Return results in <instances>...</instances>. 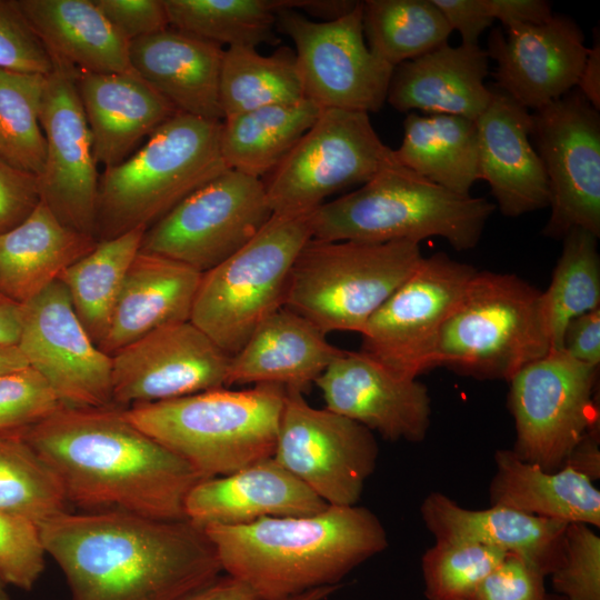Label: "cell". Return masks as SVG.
<instances>
[{"mask_svg":"<svg viewBox=\"0 0 600 600\" xmlns=\"http://www.w3.org/2000/svg\"><path fill=\"white\" fill-rule=\"evenodd\" d=\"M39 532L71 600H184L222 571L204 529L188 519L66 511Z\"/></svg>","mask_w":600,"mask_h":600,"instance_id":"1","label":"cell"},{"mask_svg":"<svg viewBox=\"0 0 600 600\" xmlns=\"http://www.w3.org/2000/svg\"><path fill=\"white\" fill-rule=\"evenodd\" d=\"M18 434L52 470L68 503L86 511L187 519L186 498L201 481L186 461L117 407L61 406Z\"/></svg>","mask_w":600,"mask_h":600,"instance_id":"2","label":"cell"},{"mask_svg":"<svg viewBox=\"0 0 600 600\" xmlns=\"http://www.w3.org/2000/svg\"><path fill=\"white\" fill-rule=\"evenodd\" d=\"M203 529L222 571L246 582L260 600H288L314 588L336 586L388 547L379 518L357 504Z\"/></svg>","mask_w":600,"mask_h":600,"instance_id":"3","label":"cell"},{"mask_svg":"<svg viewBox=\"0 0 600 600\" xmlns=\"http://www.w3.org/2000/svg\"><path fill=\"white\" fill-rule=\"evenodd\" d=\"M496 206L451 192L396 161L310 214L312 239L383 243L439 237L456 250L479 242Z\"/></svg>","mask_w":600,"mask_h":600,"instance_id":"4","label":"cell"},{"mask_svg":"<svg viewBox=\"0 0 600 600\" xmlns=\"http://www.w3.org/2000/svg\"><path fill=\"white\" fill-rule=\"evenodd\" d=\"M284 397L276 384L223 387L133 406L123 414L204 480L272 458Z\"/></svg>","mask_w":600,"mask_h":600,"instance_id":"5","label":"cell"},{"mask_svg":"<svg viewBox=\"0 0 600 600\" xmlns=\"http://www.w3.org/2000/svg\"><path fill=\"white\" fill-rule=\"evenodd\" d=\"M221 121L178 112L130 158L99 177L97 239L149 228L184 198L228 170Z\"/></svg>","mask_w":600,"mask_h":600,"instance_id":"6","label":"cell"},{"mask_svg":"<svg viewBox=\"0 0 600 600\" xmlns=\"http://www.w3.org/2000/svg\"><path fill=\"white\" fill-rule=\"evenodd\" d=\"M550 350L541 291L516 274L477 270L442 326L433 368L509 382Z\"/></svg>","mask_w":600,"mask_h":600,"instance_id":"7","label":"cell"},{"mask_svg":"<svg viewBox=\"0 0 600 600\" xmlns=\"http://www.w3.org/2000/svg\"><path fill=\"white\" fill-rule=\"evenodd\" d=\"M423 256L417 242L310 239L290 272L283 307L321 332L361 333Z\"/></svg>","mask_w":600,"mask_h":600,"instance_id":"8","label":"cell"},{"mask_svg":"<svg viewBox=\"0 0 600 600\" xmlns=\"http://www.w3.org/2000/svg\"><path fill=\"white\" fill-rule=\"evenodd\" d=\"M310 214H272L241 249L201 274L190 321L228 354L283 307L293 263L312 238Z\"/></svg>","mask_w":600,"mask_h":600,"instance_id":"9","label":"cell"},{"mask_svg":"<svg viewBox=\"0 0 600 600\" xmlns=\"http://www.w3.org/2000/svg\"><path fill=\"white\" fill-rule=\"evenodd\" d=\"M393 161L369 113L322 109L264 182L269 207L278 216L312 213L329 196L364 184Z\"/></svg>","mask_w":600,"mask_h":600,"instance_id":"10","label":"cell"},{"mask_svg":"<svg viewBox=\"0 0 600 600\" xmlns=\"http://www.w3.org/2000/svg\"><path fill=\"white\" fill-rule=\"evenodd\" d=\"M599 367L550 350L509 381L508 407L516 429L514 454L546 471L564 466L571 451L600 426Z\"/></svg>","mask_w":600,"mask_h":600,"instance_id":"11","label":"cell"},{"mask_svg":"<svg viewBox=\"0 0 600 600\" xmlns=\"http://www.w3.org/2000/svg\"><path fill=\"white\" fill-rule=\"evenodd\" d=\"M271 217L264 182L228 169L149 227L140 251L203 273L241 249Z\"/></svg>","mask_w":600,"mask_h":600,"instance_id":"12","label":"cell"},{"mask_svg":"<svg viewBox=\"0 0 600 600\" xmlns=\"http://www.w3.org/2000/svg\"><path fill=\"white\" fill-rule=\"evenodd\" d=\"M277 30L294 43L304 97L321 109L378 112L387 102L393 67L368 47L363 1L343 17L313 21L302 12L277 10Z\"/></svg>","mask_w":600,"mask_h":600,"instance_id":"13","label":"cell"},{"mask_svg":"<svg viewBox=\"0 0 600 600\" xmlns=\"http://www.w3.org/2000/svg\"><path fill=\"white\" fill-rule=\"evenodd\" d=\"M476 272L442 252L422 257L366 323L361 351L403 378L433 369L442 326Z\"/></svg>","mask_w":600,"mask_h":600,"instance_id":"14","label":"cell"},{"mask_svg":"<svg viewBox=\"0 0 600 600\" xmlns=\"http://www.w3.org/2000/svg\"><path fill=\"white\" fill-rule=\"evenodd\" d=\"M378 453L368 428L286 390L272 459L328 506L358 503Z\"/></svg>","mask_w":600,"mask_h":600,"instance_id":"15","label":"cell"},{"mask_svg":"<svg viewBox=\"0 0 600 600\" xmlns=\"http://www.w3.org/2000/svg\"><path fill=\"white\" fill-rule=\"evenodd\" d=\"M531 138L548 180L543 234L572 229L600 237V114L576 88L532 113Z\"/></svg>","mask_w":600,"mask_h":600,"instance_id":"16","label":"cell"},{"mask_svg":"<svg viewBox=\"0 0 600 600\" xmlns=\"http://www.w3.org/2000/svg\"><path fill=\"white\" fill-rule=\"evenodd\" d=\"M17 347L61 406L114 407L111 357L86 331L60 280L21 304Z\"/></svg>","mask_w":600,"mask_h":600,"instance_id":"17","label":"cell"},{"mask_svg":"<svg viewBox=\"0 0 600 600\" xmlns=\"http://www.w3.org/2000/svg\"><path fill=\"white\" fill-rule=\"evenodd\" d=\"M47 77L40 124L46 139L40 200L68 228L96 237L99 176L76 70L54 61ZM97 238V237H96Z\"/></svg>","mask_w":600,"mask_h":600,"instance_id":"18","label":"cell"},{"mask_svg":"<svg viewBox=\"0 0 600 600\" xmlns=\"http://www.w3.org/2000/svg\"><path fill=\"white\" fill-rule=\"evenodd\" d=\"M230 358L190 320L159 328L111 356L113 404L128 409L227 387Z\"/></svg>","mask_w":600,"mask_h":600,"instance_id":"19","label":"cell"},{"mask_svg":"<svg viewBox=\"0 0 600 600\" xmlns=\"http://www.w3.org/2000/svg\"><path fill=\"white\" fill-rule=\"evenodd\" d=\"M314 384L328 410L390 441L418 443L428 434L431 399L417 379L391 372L363 351H342Z\"/></svg>","mask_w":600,"mask_h":600,"instance_id":"20","label":"cell"},{"mask_svg":"<svg viewBox=\"0 0 600 600\" xmlns=\"http://www.w3.org/2000/svg\"><path fill=\"white\" fill-rule=\"evenodd\" d=\"M504 31L494 29L488 40L497 90L536 111L577 88L589 48L574 20L553 14L543 24Z\"/></svg>","mask_w":600,"mask_h":600,"instance_id":"21","label":"cell"},{"mask_svg":"<svg viewBox=\"0 0 600 600\" xmlns=\"http://www.w3.org/2000/svg\"><path fill=\"white\" fill-rule=\"evenodd\" d=\"M479 173L506 217L549 206L548 180L531 142L532 113L506 93L492 90L489 106L476 120Z\"/></svg>","mask_w":600,"mask_h":600,"instance_id":"22","label":"cell"},{"mask_svg":"<svg viewBox=\"0 0 600 600\" xmlns=\"http://www.w3.org/2000/svg\"><path fill=\"white\" fill-rule=\"evenodd\" d=\"M328 504L272 458L199 481L184 502L193 523L238 526L267 517L318 513Z\"/></svg>","mask_w":600,"mask_h":600,"instance_id":"23","label":"cell"},{"mask_svg":"<svg viewBox=\"0 0 600 600\" xmlns=\"http://www.w3.org/2000/svg\"><path fill=\"white\" fill-rule=\"evenodd\" d=\"M420 513L436 540L500 549L521 558L544 577L562 563L567 522L496 506L470 510L440 492L424 498Z\"/></svg>","mask_w":600,"mask_h":600,"instance_id":"24","label":"cell"},{"mask_svg":"<svg viewBox=\"0 0 600 600\" xmlns=\"http://www.w3.org/2000/svg\"><path fill=\"white\" fill-rule=\"evenodd\" d=\"M487 50L448 42L393 69L387 102L400 112L451 114L476 121L492 97Z\"/></svg>","mask_w":600,"mask_h":600,"instance_id":"25","label":"cell"},{"mask_svg":"<svg viewBox=\"0 0 600 600\" xmlns=\"http://www.w3.org/2000/svg\"><path fill=\"white\" fill-rule=\"evenodd\" d=\"M132 68L178 112L222 121L220 77L224 49L168 27L129 43Z\"/></svg>","mask_w":600,"mask_h":600,"instance_id":"26","label":"cell"},{"mask_svg":"<svg viewBox=\"0 0 600 600\" xmlns=\"http://www.w3.org/2000/svg\"><path fill=\"white\" fill-rule=\"evenodd\" d=\"M74 79L93 157L104 168L122 162L142 138L178 113L138 74L76 70Z\"/></svg>","mask_w":600,"mask_h":600,"instance_id":"27","label":"cell"},{"mask_svg":"<svg viewBox=\"0 0 600 600\" xmlns=\"http://www.w3.org/2000/svg\"><path fill=\"white\" fill-rule=\"evenodd\" d=\"M342 351L309 320L282 307L231 356L227 387L276 384L303 393Z\"/></svg>","mask_w":600,"mask_h":600,"instance_id":"28","label":"cell"},{"mask_svg":"<svg viewBox=\"0 0 600 600\" xmlns=\"http://www.w3.org/2000/svg\"><path fill=\"white\" fill-rule=\"evenodd\" d=\"M201 274L176 260L139 251L124 277L100 350L111 357L151 331L189 321Z\"/></svg>","mask_w":600,"mask_h":600,"instance_id":"29","label":"cell"},{"mask_svg":"<svg viewBox=\"0 0 600 600\" xmlns=\"http://www.w3.org/2000/svg\"><path fill=\"white\" fill-rule=\"evenodd\" d=\"M97 243L64 226L40 200L21 223L0 233V292L20 306L28 302Z\"/></svg>","mask_w":600,"mask_h":600,"instance_id":"30","label":"cell"},{"mask_svg":"<svg viewBox=\"0 0 600 600\" xmlns=\"http://www.w3.org/2000/svg\"><path fill=\"white\" fill-rule=\"evenodd\" d=\"M56 62L92 73L137 74L129 42L93 0H17Z\"/></svg>","mask_w":600,"mask_h":600,"instance_id":"31","label":"cell"},{"mask_svg":"<svg viewBox=\"0 0 600 600\" xmlns=\"http://www.w3.org/2000/svg\"><path fill=\"white\" fill-rule=\"evenodd\" d=\"M490 504L567 523L600 527V491L583 473L562 467L546 471L518 458L511 449L494 453Z\"/></svg>","mask_w":600,"mask_h":600,"instance_id":"32","label":"cell"},{"mask_svg":"<svg viewBox=\"0 0 600 600\" xmlns=\"http://www.w3.org/2000/svg\"><path fill=\"white\" fill-rule=\"evenodd\" d=\"M393 154L401 166L457 194L470 196L480 180L477 124L463 117L409 112Z\"/></svg>","mask_w":600,"mask_h":600,"instance_id":"33","label":"cell"},{"mask_svg":"<svg viewBox=\"0 0 600 600\" xmlns=\"http://www.w3.org/2000/svg\"><path fill=\"white\" fill-rule=\"evenodd\" d=\"M311 100L276 104L226 117L220 147L228 169L256 178L271 173L318 119Z\"/></svg>","mask_w":600,"mask_h":600,"instance_id":"34","label":"cell"},{"mask_svg":"<svg viewBox=\"0 0 600 600\" xmlns=\"http://www.w3.org/2000/svg\"><path fill=\"white\" fill-rule=\"evenodd\" d=\"M146 230L140 227L99 240L59 278L77 317L98 347L107 336L124 277L140 251Z\"/></svg>","mask_w":600,"mask_h":600,"instance_id":"35","label":"cell"},{"mask_svg":"<svg viewBox=\"0 0 600 600\" xmlns=\"http://www.w3.org/2000/svg\"><path fill=\"white\" fill-rule=\"evenodd\" d=\"M304 98L294 50L283 47L270 56L247 47L224 50L220 77L223 119L262 107L297 103Z\"/></svg>","mask_w":600,"mask_h":600,"instance_id":"36","label":"cell"},{"mask_svg":"<svg viewBox=\"0 0 600 600\" xmlns=\"http://www.w3.org/2000/svg\"><path fill=\"white\" fill-rule=\"evenodd\" d=\"M451 32L432 0L363 1L367 44L393 68L447 43Z\"/></svg>","mask_w":600,"mask_h":600,"instance_id":"37","label":"cell"},{"mask_svg":"<svg viewBox=\"0 0 600 600\" xmlns=\"http://www.w3.org/2000/svg\"><path fill=\"white\" fill-rule=\"evenodd\" d=\"M169 27L219 46L276 44L274 0H163Z\"/></svg>","mask_w":600,"mask_h":600,"instance_id":"38","label":"cell"},{"mask_svg":"<svg viewBox=\"0 0 600 600\" xmlns=\"http://www.w3.org/2000/svg\"><path fill=\"white\" fill-rule=\"evenodd\" d=\"M598 237L572 229L563 238L551 282L541 291V311L551 350H560L563 331L574 318L600 308Z\"/></svg>","mask_w":600,"mask_h":600,"instance_id":"39","label":"cell"},{"mask_svg":"<svg viewBox=\"0 0 600 600\" xmlns=\"http://www.w3.org/2000/svg\"><path fill=\"white\" fill-rule=\"evenodd\" d=\"M68 504L59 480L26 440L0 434V512L39 527Z\"/></svg>","mask_w":600,"mask_h":600,"instance_id":"40","label":"cell"},{"mask_svg":"<svg viewBox=\"0 0 600 600\" xmlns=\"http://www.w3.org/2000/svg\"><path fill=\"white\" fill-rule=\"evenodd\" d=\"M47 77L0 69V158L39 176L46 139L40 110Z\"/></svg>","mask_w":600,"mask_h":600,"instance_id":"41","label":"cell"},{"mask_svg":"<svg viewBox=\"0 0 600 600\" xmlns=\"http://www.w3.org/2000/svg\"><path fill=\"white\" fill-rule=\"evenodd\" d=\"M509 553L484 544L436 540L421 558L428 600H468Z\"/></svg>","mask_w":600,"mask_h":600,"instance_id":"42","label":"cell"},{"mask_svg":"<svg viewBox=\"0 0 600 600\" xmlns=\"http://www.w3.org/2000/svg\"><path fill=\"white\" fill-rule=\"evenodd\" d=\"M60 407L51 387L31 367L0 373V434L19 433Z\"/></svg>","mask_w":600,"mask_h":600,"instance_id":"43","label":"cell"},{"mask_svg":"<svg viewBox=\"0 0 600 600\" xmlns=\"http://www.w3.org/2000/svg\"><path fill=\"white\" fill-rule=\"evenodd\" d=\"M551 579L554 591L568 600H600V537L590 526H567L563 560Z\"/></svg>","mask_w":600,"mask_h":600,"instance_id":"44","label":"cell"},{"mask_svg":"<svg viewBox=\"0 0 600 600\" xmlns=\"http://www.w3.org/2000/svg\"><path fill=\"white\" fill-rule=\"evenodd\" d=\"M44 556L37 524L0 512V578L6 584L32 589L43 572Z\"/></svg>","mask_w":600,"mask_h":600,"instance_id":"45","label":"cell"},{"mask_svg":"<svg viewBox=\"0 0 600 600\" xmlns=\"http://www.w3.org/2000/svg\"><path fill=\"white\" fill-rule=\"evenodd\" d=\"M54 66L17 0H0V69L48 77Z\"/></svg>","mask_w":600,"mask_h":600,"instance_id":"46","label":"cell"},{"mask_svg":"<svg viewBox=\"0 0 600 600\" xmlns=\"http://www.w3.org/2000/svg\"><path fill=\"white\" fill-rule=\"evenodd\" d=\"M544 578L531 564L509 553L483 578L468 600H541L547 593Z\"/></svg>","mask_w":600,"mask_h":600,"instance_id":"47","label":"cell"},{"mask_svg":"<svg viewBox=\"0 0 600 600\" xmlns=\"http://www.w3.org/2000/svg\"><path fill=\"white\" fill-rule=\"evenodd\" d=\"M129 43L169 27L163 0H93Z\"/></svg>","mask_w":600,"mask_h":600,"instance_id":"48","label":"cell"},{"mask_svg":"<svg viewBox=\"0 0 600 600\" xmlns=\"http://www.w3.org/2000/svg\"><path fill=\"white\" fill-rule=\"evenodd\" d=\"M39 201L37 176L0 158V233L21 223Z\"/></svg>","mask_w":600,"mask_h":600,"instance_id":"49","label":"cell"},{"mask_svg":"<svg viewBox=\"0 0 600 600\" xmlns=\"http://www.w3.org/2000/svg\"><path fill=\"white\" fill-rule=\"evenodd\" d=\"M462 44L478 46L479 37L494 21L487 0H432Z\"/></svg>","mask_w":600,"mask_h":600,"instance_id":"50","label":"cell"},{"mask_svg":"<svg viewBox=\"0 0 600 600\" xmlns=\"http://www.w3.org/2000/svg\"><path fill=\"white\" fill-rule=\"evenodd\" d=\"M561 349L579 362L600 366V308L583 313L567 324Z\"/></svg>","mask_w":600,"mask_h":600,"instance_id":"51","label":"cell"},{"mask_svg":"<svg viewBox=\"0 0 600 600\" xmlns=\"http://www.w3.org/2000/svg\"><path fill=\"white\" fill-rule=\"evenodd\" d=\"M493 20H499L504 30L514 26H538L552 17L551 4L544 0H487Z\"/></svg>","mask_w":600,"mask_h":600,"instance_id":"52","label":"cell"},{"mask_svg":"<svg viewBox=\"0 0 600 600\" xmlns=\"http://www.w3.org/2000/svg\"><path fill=\"white\" fill-rule=\"evenodd\" d=\"M564 466L586 474L591 481L600 478V426L592 427L582 437Z\"/></svg>","mask_w":600,"mask_h":600,"instance_id":"53","label":"cell"},{"mask_svg":"<svg viewBox=\"0 0 600 600\" xmlns=\"http://www.w3.org/2000/svg\"><path fill=\"white\" fill-rule=\"evenodd\" d=\"M184 600H260V598L246 582L227 574L219 576Z\"/></svg>","mask_w":600,"mask_h":600,"instance_id":"54","label":"cell"},{"mask_svg":"<svg viewBox=\"0 0 600 600\" xmlns=\"http://www.w3.org/2000/svg\"><path fill=\"white\" fill-rule=\"evenodd\" d=\"M358 2L351 0H274L277 10L288 8L303 11L323 21L346 16L356 8Z\"/></svg>","mask_w":600,"mask_h":600,"instance_id":"55","label":"cell"},{"mask_svg":"<svg viewBox=\"0 0 600 600\" xmlns=\"http://www.w3.org/2000/svg\"><path fill=\"white\" fill-rule=\"evenodd\" d=\"M577 89L597 109L600 110V41L593 39V44L582 68Z\"/></svg>","mask_w":600,"mask_h":600,"instance_id":"56","label":"cell"},{"mask_svg":"<svg viewBox=\"0 0 600 600\" xmlns=\"http://www.w3.org/2000/svg\"><path fill=\"white\" fill-rule=\"evenodd\" d=\"M20 320L21 306L0 292V344H17Z\"/></svg>","mask_w":600,"mask_h":600,"instance_id":"57","label":"cell"},{"mask_svg":"<svg viewBox=\"0 0 600 600\" xmlns=\"http://www.w3.org/2000/svg\"><path fill=\"white\" fill-rule=\"evenodd\" d=\"M29 367L17 344H0V373Z\"/></svg>","mask_w":600,"mask_h":600,"instance_id":"58","label":"cell"},{"mask_svg":"<svg viewBox=\"0 0 600 600\" xmlns=\"http://www.w3.org/2000/svg\"><path fill=\"white\" fill-rule=\"evenodd\" d=\"M338 587L339 586L336 584V586H324V587L314 588L306 592H302L300 594H297L288 600H323L329 594L334 592L338 589Z\"/></svg>","mask_w":600,"mask_h":600,"instance_id":"59","label":"cell"},{"mask_svg":"<svg viewBox=\"0 0 600 600\" xmlns=\"http://www.w3.org/2000/svg\"><path fill=\"white\" fill-rule=\"evenodd\" d=\"M6 583L0 578V600H11L8 592L6 591Z\"/></svg>","mask_w":600,"mask_h":600,"instance_id":"60","label":"cell"},{"mask_svg":"<svg viewBox=\"0 0 600 600\" xmlns=\"http://www.w3.org/2000/svg\"><path fill=\"white\" fill-rule=\"evenodd\" d=\"M541 600H568V599L558 593L556 594L546 593Z\"/></svg>","mask_w":600,"mask_h":600,"instance_id":"61","label":"cell"}]
</instances>
